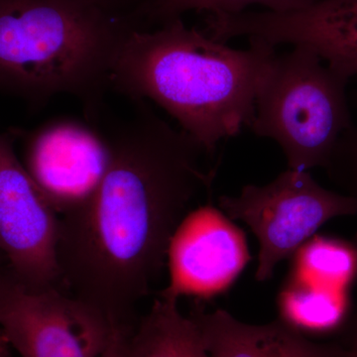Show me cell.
I'll use <instances>...</instances> for the list:
<instances>
[{
    "mask_svg": "<svg viewBox=\"0 0 357 357\" xmlns=\"http://www.w3.org/2000/svg\"><path fill=\"white\" fill-rule=\"evenodd\" d=\"M135 102L134 117L109 138V166L93 196L61 217L58 246L61 284L124 328L218 168L206 167L213 155L192 136Z\"/></svg>",
    "mask_w": 357,
    "mask_h": 357,
    "instance_id": "6da1fadb",
    "label": "cell"
},
{
    "mask_svg": "<svg viewBox=\"0 0 357 357\" xmlns=\"http://www.w3.org/2000/svg\"><path fill=\"white\" fill-rule=\"evenodd\" d=\"M231 48L181 18L154 31L135 29L114 59L109 86L135 102L151 100L211 155L255 116L256 98L275 47L249 40Z\"/></svg>",
    "mask_w": 357,
    "mask_h": 357,
    "instance_id": "7a4b0ae2",
    "label": "cell"
},
{
    "mask_svg": "<svg viewBox=\"0 0 357 357\" xmlns=\"http://www.w3.org/2000/svg\"><path fill=\"white\" fill-rule=\"evenodd\" d=\"M137 21L83 0H0V91L35 107L75 96L93 109Z\"/></svg>",
    "mask_w": 357,
    "mask_h": 357,
    "instance_id": "3957f363",
    "label": "cell"
},
{
    "mask_svg": "<svg viewBox=\"0 0 357 357\" xmlns=\"http://www.w3.org/2000/svg\"><path fill=\"white\" fill-rule=\"evenodd\" d=\"M347 77L302 45L272 59L257 98L252 132L278 143L288 169L326 168L351 126Z\"/></svg>",
    "mask_w": 357,
    "mask_h": 357,
    "instance_id": "277c9868",
    "label": "cell"
},
{
    "mask_svg": "<svg viewBox=\"0 0 357 357\" xmlns=\"http://www.w3.org/2000/svg\"><path fill=\"white\" fill-rule=\"evenodd\" d=\"M218 206L248 225L259 243L255 279L265 282L333 218L357 215L351 197L321 187L307 171L288 169L269 184L244 185L238 196H222Z\"/></svg>",
    "mask_w": 357,
    "mask_h": 357,
    "instance_id": "5b68a950",
    "label": "cell"
},
{
    "mask_svg": "<svg viewBox=\"0 0 357 357\" xmlns=\"http://www.w3.org/2000/svg\"><path fill=\"white\" fill-rule=\"evenodd\" d=\"M119 328L72 294L0 274L1 335L21 357H100Z\"/></svg>",
    "mask_w": 357,
    "mask_h": 357,
    "instance_id": "8992f818",
    "label": "cell"
},
{
    "mask_svg": "<svg viewBox=\"0 0 357 357\" xmlns=\"http://www.w3.org/2000/svg\"><path fill=\"white\" fill-rule=\"evenodd\" d=\"M61 217L0 133V256L28 287L59 288Z\"/></svg>",
    "mask_w": 357,
    "mask_h": 357,
    "instance_id": "52a82bcc",
    "label": "cell"
},
{
    "mask_svg": "<svg viewBox=\"0 0 357 357\" xmlns=\"http://www.w3.org/2000/svg\"><path fill=\"white\" fill-rule=\"evenodd\" d=\"M112 145L95 126L73 117L50 119L26 135V171L60 217L86 203L109 166Z\"/></svg>",
    "mask_w": 357,
    "mask_h": 357,
    "instance_id": "ba28073f",
    "label": "cell"
},
{
    "mask_svg": "<svg viewBox=\"0 0 357 357\" xmlns=\"http://www.w3.org/2000/svg\"><path fill=\"white\" fill-rule=\"evenodd\" d=\"M211 204L185 215L169 245V283L160 296L215 297L229 290L250 260L243 230Z\"/></svg>",
    "mask_w": 357,
    "mask_h": 357,
    "instance_id": "9c48e42d",
    "label": "cell"
},
{
    "mask_svg": "<svg viewBox=\"0 0 357 357\" xmlns=\"http://www.w3.org/2000/svg\"><path fill=\"white\" fill-rule=\"evenodd\" d=\"M225 30L230 38L306 46L349 81L357 79V0H314L286 13L243 11L227 18Z\"/></svg>",
    "mask_w": 357,
    "mask_h": 357,
    "instance_id": "30bf717a",
    "label": "cell"
},
{
    "mask_svg": "<svg viewBox=\"0 0 357 357\" xmlns=\"http://www.w3.org/2000/svg\"><path fill=\"white\" fill-rule=\"evenodd\" d=\"M210 357H344L342 344H319L280 319L266 325H250L218 309L192 310Z\"/></svg>",
    "mask_w": 357,
    "mask_h": 357,
    "instance_id": "8fae6325",
    "label": "cell"
},
{
    "mask_svg": "<svg viewBox=\"0 0 357 357\" xmlns=\"http://www.w3.org/2000/svg\"><path fill=\"white\" fill-rule=\"evenodd\" d=\"M129 357H210L191 317L178 300L160 296L128 337Z\"/></svg>",
    "mask_w": 357,
    "mask_h": 357,
    "instance_id": "7c38bea8",
    "label": "cell"
},
{
    "mask_svg": "<svg viewBox=\"0 0 357 357\" xmlns=\"http://www.w3.org/2000/svg\"><path fill=\"white\" fill-rule=\"evenodd\" d=\"M279 319L303 335H326L342 328L349 317V293L288 277L278 300Z\"/></svg>",
    "mask_w": 357,
    "mask_h": 357,
    "instance_id": "4fadbf2b",
    "label": "cell"
},
{
    "mask_svg": "<svg viewBox=\"0 0 357 357\" xmlns=\"http://www.w3.org/2000/svg\"><path fill=\"white\" fill-rule=\"evenodd\" d=\"M291 258L296 280L347 290L357 276V245L344 239L316 234Z\"/></svg>",
    "mask_w": 357,
    "mask_h": 357,
    "instance_id": "5bb4252c",
    "label": "cell"
},
{
    "mask_svg": "<svg viewBox=\"0 0 357 357\" xmlns=\"http://www.w3.org/2000/svg\"><path fill=\"white\" fill-rule=\"evenodd\" d=\"M314 0H143L135 9L138 20L163 24L167 21L181 18L188 11H206L208 13H243L246 7L259 4L272 13H286L311 6Z\"/></svg>",
    "mask_w": 357,
    "mask_h": 357,
    "instance_id": "9a60e30c",
    "label": "cell"
},
{
    "mask_svg": "<svg viewBox=\"0 0 357 357\" xmlns=\"http://www.w3.org/2000/svg\"><path fill=\"white\" fill-rule=\"evenodd\" d=\"M326 169L333 182L357 203V124L340 136Z\"/></svg>",
    "mask_w": 357,
    "mask_h": 357,
    "instance_id": "2e32d148",
    "label": "cell"
},
{
    "mask_svg": "<svg viewBox=\"0 0 357 357\" xmlns=\"http://www.w3.org/2000/svg\"><path fill=\"white\" fill-rule=\"evenodd\" d=\"M128 330H124V328L117 330L109 347L100 357H129L128 349Z\"/></svg>",
    "mask_w": 357,
    "mask_h": 357,
    "instance_id": "e0dca14e",
    "label": "cell"
},
{
    "mask_svg": "<svg viewBox=\"0 0 357 357\" xmlns=\"http://www.w3.org/2000/svg\"><path fill=\"white\" fill-rule=\"evenodd\" d=\"M83 1L89 2V3L93 4V6L102 7V8L107 9V10L122 13L121 10L123 7L130 6L133 2H135L136 8H137L138 6H139L143 0H83Z\"/></svg>",
    "mask_w": 357,
    "mask_h": 357,
    "instance_id": "ac0fdd59",
    "label": "cell"
},
{
    "mask_svg": "<svg viewBox=\"0 0 357 357\" xmlns=\"http://www.w3.org/2000/svg\"><path fill=\"white\" fill-rule=\"evenodd\" d=\"M357 245V237L356 239ZM344 349V357H357V314L354 318V326H352L351 337L345 345H342Z\"/></svg>",
    "mask_w": 357,
    "mask_h": 357,
    "instance_id": "d6986e66",
    "label": "cell"
},
{
    "mask_svg": "<svg viewBox=\"0 0 357 357\" xmlns=\"http://www.w3.org/2000/svg\"><path fill=\"white\" fill-rule=\"evenodd\" d=\"M7 344L6 340L2 335H0V357H8L7 356Z\"/></svg>",
    "mask_w": 357,
    "mask_h": 357,
    "instance_id": "ffe728a7",
    "label": "cell"
}]
</instances>
